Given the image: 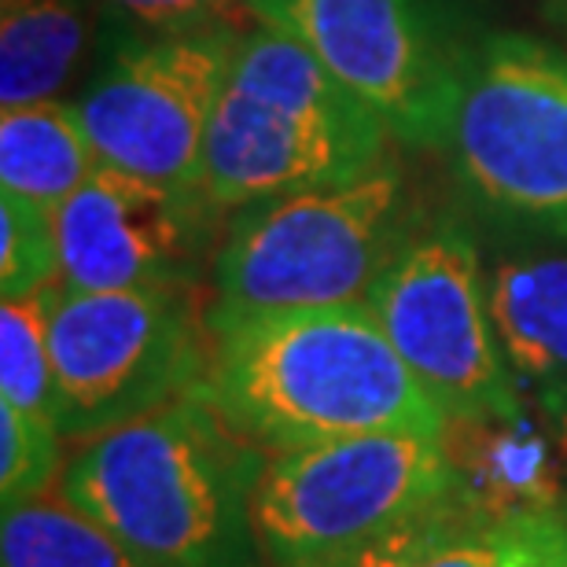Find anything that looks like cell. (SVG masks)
<instances>
[{"instance_id": "obj_1", "label": "cell", "mask_w": 567, "mask_h": 567, "mask_svg": "<svg viewBox=\"0 0 567 567\" xmlns=\"http://www.w3.org/2000/svg\"><path fill=\"white\" fill-rule=\"evenodd\" d=\"M207 336L196 391L269 453L372 431H453L369 302L207 313Z\"/></svg>"}, {"instance_id": "obj_2", "label": "cell", "mask_w": 567, "mask_h": 567, "mask_svg": "<svg viewBox=\"0 0 567 567\" xmlns=\"http://www.w3.org/2000/svg\"><path fill=\"white\" fill-rule=\"evenodd\" d=\"M269 450L199 391L74 442L55 494L147 567H266L255 491Z\"/></svg>"}, {"instance_id": "obj_3", "label": "cell", "mask_w": 567, "mask_h": 567, "mask_svg": "<svg viewBox=\"0 0 567 567\" xmlns=\"http://www.w3.org/2000/svg\"><path fill=\"white\" fill-rule=\"evenodd\" d=\"M391 130L277 22L240 33L210 115L199 188L221 214L332 185L391 155Z\"/></svg>"}, {"instance_id": "obj_4", "label": "cell", "mask_w": 567, "mask_h": 567, "mask_svg": "<svg viewBox=\"0 0 567 567\" xmlns=\"http://www.w3.org/2000/svg\"><path fill=\"white\" fill-rule=\"evenodd\" d=\"M424 203L402 158L347 181L274 196L229 214L207 280V313H274L365 302Z\"/></svg>"}, {"instance_id": "obj_5", "label": "cell", "mask_w": 567, "mask_h": 567, "mask_svg": "<svg viewBox=\"0 0 567 567\" xmlns=\"http://www.w3.org/2000/svg\"><path fill=\"white\" fill-rule=\"evenodd\" d=\"M439 155L475 225L567 240V49L527 33L475 38Z\"/></svg>"}, {"instance_id": "obj_6", "label": "cell", "mask_w": 567, "mask_h": 567, "mask_svg": "<svg viewBox=\"0 0 567 567\" xmlns=\"http://www.w3.org/2000/svg\"><path fill=\"white\" fill-rule=\"evenodd\" d=\"M450 435L372 431L277 450L255 491L266 567H317L461 502Z\"/></svg>"}, {"instance_id": "obj_7", "label": "cell", "mask_w": 567, "mask_h": 567, "mask_svg": "<svg viewBox=\"0 0 567 567\" xmlns=\"http://www.w3.org/2000/svg\"><path fill=\"white\" fill-rule=\"evenodd\" d=\"M365 302L453 427L524 416L527 402L497 343L483 244L468 210L424 207Z\"/></svg>"}, {"instance_id": "obj_8", "label": "cell", "mask_w": 567, "mask_h": 567, "mask_svg": "<svg viewBox=\"0 0 567 567\" xmlns=\"http://www.w3.org/2000/svg\"><path fill=\"white\" fill-rule=\"evenodd\" d=\"M49 347L60 388L55 427L82 442L196 391L207 369L203 288L78 291L52 284Z\"/></svg>"}, {"instance_id": "obj_9", "label": "cell", "mask_w": 567, "mask_h": 567, "mask_svg": "<svg viewBox=\"0 0 567 567\" xmlns=\"http://www.w3.org/2000/svg\"><path fill=\"white\" fill-rule=\"evenodd\" d=\"M244 30L126 33L74 100L100 163L199 188L210 115Z\"/></svg>"}, {"instance_id": "obj_10", "label": "cell", "mask_w": 567, "mask_h": 567, "mask_svg": "<svg viewBox=\"0 0 567 567\" xmlns=\"http://www.w3.org/2000/svg\"><path fill=\"white\" fill-rule=\"evenodd\" d=\"M295 33L365 100L394 141L439 152L468 44L439 0H284Z\"/></svg>"}, {"instance_id": "obj_11", "label": "cell", "mask_w": 567, "mask_h": 567, "mask_svg": "<svg viewBox=\"0 0 567 567\" xmlns=\"http://www.w3.org/2000/svg\"><path fill=\"white\" fill-rule=\"evenodd\" d=\"M225 221L203 188L104 166L55 210L60 284L78 291L203 288Z\"/></svg>"}, {"instance_id": "obj_12", "label": "cell", "mask_w": 567, "mask_h": 567, "mask_svg": "<svg viewBox=\"0 0 567 567\" xmlns=\"http://www.w3.org/2000/svg\"><path fill=\"white\" fill-rule=\"evenodd\" d=\"M494 240L486 280L505 365L527 410L567 446V240Z\"/></svg>"}, {"instance_id": "obj_13", "label": "cell", "mask_w": 567, "mask_h": 567, "mask_svg": "<svg viewBox=\"0 0 567 567\" xmlns=\"http://www.w3.org/2000/svg\"><path fill=\"white\" fill-rule=\"evenodd\" d=\"M100 169L74 100L0 107V188L60 210Z\"/></svg>"}, {"instance_id": "obj_14", "label": "cell", "mask_w": 567, "mask_h": 567, "mask_svg": "<svg viewBox=\"0 0 567 567\" xmlns=\"http://www.w3.org/2000/svg\"><path fill=\"white\" fill-rule=\"evenodd\" d=\"M93 38L85 0H4L0 107L60 100Z\"/></svg>"}, {"instance_id": "obj_15", "label": "cell", "mask_w": 567, "mask_h": 567, "mask_svg": "<svg viewBox=\"0 0 567 567\" xmlns=\"http://www.w3.org/2000/svg\"><path fill=\"white\" fill-rule=\"evenodd\" d=\"M0 567H147L60 494L4 508Z\"/></svg>"}, {"instance_id": "obj_16", "label": "cell", "mask_w": 567, "mask_h": 567, "mask_svg": "<svg viewBox=\"0 0 567 567\" xmlns=\"http://www.w3.org/2000/svg\"><path fill=\"white\" fill-rule=\"evenodd\" d=\"M560 527V513H486L468 505L416 567H535Z\"/></svg>"}, {"instance_id": "obj_17", "label": "cell", "mask_w": 567, "mask_h": 567, "mask_svg": "<svg viewBox=\"0 0 567 567\" xmlns=\"http://www.w3.org/2000/svg\"><path fill=\"white\" fill-rule=\"evenodd\" d=\"M0 402L55 424L60 388L49 347V306L44 291L0 306Z\"/></svg>"}, {"instance_id": "obj_18", "label": "cell", "mask_w": 567, "mask_h": 567, "mask_svg": "<svg viewBox=\"0 0 567 567\" xmlns=\"http://www.w3.org/2000/svg\"><path fill=\"white\" fill-rule=\"evenodd\" d=\"M52 284H60L55 210L0 188V291L4 299H30Z\"/></svg>"}, {"instance_id": "obj_19", "label": "cell", "mask_w": 567, "mask_h": 567, "mask_svg": "<svg viewBox=\"0 0 567 567\" xmlns=\"http://www.w3.org/2000/svg\"><path fill=\"white\" fill-rule=\"evenodd\" d=\"M60 427L0 402V505H27L55 494L71 453Z\"/></svg>"}, {"instance_id": "obj_20", "label": "cell", "mask_w": 567, "mask_h": 567, "mask_svg": "<svg viewBox=\"0 0 567 567\" xmlns=\"http://www.w3.org/2000/svg\"><path fill=\"white\" fill-rule=\"evenodd\" d=\"M111 16L130 22L133 33H192V30H247L255 11L247 0H100Z\"/></svg>"}, {"instance_id": "obj_21", "label": "cell", "mask_w": 567, "mask_h": 567, "mask_svg": "<svg viewBox=\"0 0 567 567\" xmlns=\"http://www.w3.org/2000/svg\"><path fill=\"white\" fill-rule=\"evenodd\" d=\"M464 508L468 505H464V497H461V502L435 508V513H427L421 519H413V524L391 530V535L369 542V546L347 553V557H336V560L317 564V567H416L427 557V549L446 535L450 524L464 513Z\"/></svg>"}, {"instance_id": "obj_22", "label": "cell", "mask_w": 567, "mask_h": 567, "mask_svg": "<svg viewBox=\"0 0 567 567\" xmlns=\"http://www.w3.org/2000/svg\"><path fill=\"white\" fill-rule=\"evenodd\" d=\"M535 567H567V524L560 527V535L549 542V549L542 553Z\"/></svg>"}, {"instance_id": "obj_23", "label": "cell", "mask_w": 567, "mask_h": 567, "mask_svg": "<svg viewBox=\"0 0 567 567\" xmlns=\"http://www.w3.org/2000/svg\"><path fill=\"white\" fill-rule=\"evenodd\" d=\"M284 0H247V8L255 11V19L258 22H274L277 19V11H280Z\"/></svg>"}, {"instance_id": "obj_24", "label": "cell", "mask_w": 567, "mask_h": 567, "mask_svg": "<svg viewBox=\"0 0 567 567\" xmlns=\"http://www.w3.org/2000/svg\"><path fill=\"white\" fill-rule=\"evenodd\" d=\"M546 8H549L557 19H567V0H546Z\"/></svg>"}, {"instance_id": "obj_25", "label": "cell", "mask_w": 567, "mask_h": 567, "mask_svg": "<svg viewBox=\"0 0 567 567\" xmlns=\"http://www.w3.org/2000/svg\"><path fill=\"white\" fill-rule=\"evenodd\" d=\"M560 516H564V524H567V502H564V508H560Z\"/></svg>"}]
</instances>
